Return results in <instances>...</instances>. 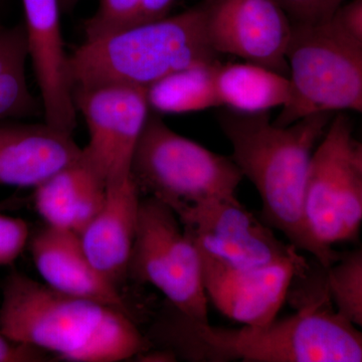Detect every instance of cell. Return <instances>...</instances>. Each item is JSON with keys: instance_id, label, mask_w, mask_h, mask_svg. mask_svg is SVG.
I'll use <instances>...</instances> for the list:
<instances>
[{"instance_id": "cell-28", "label": "cell", "mask_w": 362, "mask_h": 362, "mask_svg": "<svg viewBox=\"0 0 362 362\" xmlns=\"http://www.w3.org/2000/svg\"><path fill=\"white\" fill-rule=\"evenodd\" d=\"M78 0H59L61 2L62 9H65V11H69V9L73 8L74 6Z\"/></svg>"}, {"instance_id": "cell-17", "label": "cell", "mask_w": 362, "mask_h": 362, "mask_svg": "<svg viewBox=\"0 0 362 362\" xmlns=\"http://www.w3.org/2000/svg\"><path fill=\"white\" fill-rule=\"evenodd\" d=\"M216 89L221 107L244 114L269 113L289 103L292 84L283 75L258 64L243 62L216 69Z\"/></svg>"}, {"instance_id": "cell-2", "label": "cell", "mask_w": 362, "mask_h": 362, "mask_svg": "<svg viewBox=\"0 0 362 362\" xmlns=\"http://www.w3.org/2000/svg\"><path fill=\"white\" fill-rule=\"evenodd\" d=\"M332 120L318 113L290 125L271 122L268 113L221 112L218 123L244 177L258 190L264 223L283 233L299 251L327 270L339 257L324 251L312 238L304 216V195L314 150Z\"/></svg>"}, {"instance_id": "cell-6", "label": "cell", "mask_w": 362, "mask_h": 362, "mask_svg": "<svg viewBox=\"0 0 362 362\" xmlns=\"http://www.w3.org/2000/svg\"><path fill=\"white\" fill-rule=\"evenodd\" d=\"M131 176L140 192L168 204L185 207L235 197L244 178L232 157L214 153L178 134L159 117H149L136 147Z\"/></svg>"}, {"instance_id": "cell-20", "label": "cell", "mask_w": 362, "mask_h": 362, "mask_svg": "<svg viewBox=\"0 0 362 362\" xmlns=\"http://www.w3.org/2000/svg\"><path fill=\"white\" fill-rule=\"evenodd\" d=\"M326 282L338 310L362 329V247L340 255L326 270Z\"/></svg>"}, {"instance_id": "cell-13", "label": "cell", "mask_w": 362, "mask_h": 362, "mask_svg": "<svg viewBox=\"0 0 362 362\" xmlns=\"http://www.w3.org/2000/svg\"><path fill=\"white\" fill-rule=\"evenodd\" d=\"M30 246L35 268L52 289L108 305L131 316L119 288L90 263L78 233L45 226L33 235Z\"/></svg>"}, {"instance_id": "cell-7", "label": "cell", "mask_w": 362, "mask_h": 362, "mask_svg": "<svg viewBox=\"0 0 362 362\" xmlns=\"http://www.w3.org/2000/svg\"><path fill=\"white\" fill-rule=\"evenodd\" d=\"M128 276L154 286L183 315L209 322L199 247L175 211L156 197L140 202Z\"/></svg>"}, {"instance_id": "cell-4", "label": "cell", "mask_w": 362, "mask_h": 362, "mask_svg": "<svg viewBox=\"0 0 362 362\" xmlns=\"http://www.w3.org/2000/svg\"><path fill=\"white\" fill-rule=\"evenodd\" d=\"M206 13L204 2L175 16L86 40L69 56L73 89L109 84L147 89L176 71L216 63Z\"/></svg>"}, {"instance_id": "cell-11", "label": "cell", "mask_w": 362, "mask_h": 362, "mask_svg": "<svg viewBox=\"0 0 362 362\" xmlns=\"http://www.w3.org/2000/svg\"><path fill=\"white\" fill-rule=\"evenodd\" d=\"M206 30L211 49L289 76L293 23L276 0H209Z\"/></svg>"}, {"instance_id": "cell-22", "label": "cell", "mask_w": 362, "mask_h": 362, "mask_svg": "<svg viewBox=\"0 0 362 362\" xmlns=\"http://www.w3.org/2000/svg\"><path fill=\"white\" fill-rule=\"evenodd\" d=\"M293 23L315 25L334 18L345 0H276Z\"/></svg>"}, {"instance_id": "cell-1", "label": "cell", "mask_w": 362, "mask_h": 362, "mask_svg": "<svg viewBox=\"0 0 362 362\" xmlns=\"http://www.w3.org/2000/svg\"><path fill=\"white\" fill-rule=\"evenodd\" d=\"M170 308L154 326L153 339L176 359L362 362V332L335 306L325 273L296 313L263 327H216Z\"/></svg>"}, {"instance_id": "cell-18", "label": "cell", "mask_w": 362, "mask_h": 362, "mask_svg": "<svg viewBox=\"0 0 362 362\" xmlns=\"http://www.w3.org/2000/svg\"><path fill=\"white\" fill-rule=\"evenodd\" d=\"M218 62L169 74L146 89L149 107L159 113L185 114L221 107L216 89Z\"/></svg>"}, {"instance_id": "cell-24", "label": "cell", "mask_w": 362, "mask_h": 362, "mask_svg": "<svg viewBox=\"0 0 362 362\" xmlns=\"http://www.w3.org/2000/svg\"><path fill=\"white\" fill-rule=\"evenodd\" d=\"M28 58L25 25L0 28V75L4 71L25 66Z\"/></svg>"}, {"instance_id": "cell-9", "label": "cell", "mask_w": 362, "mask_h": 362, "mask_svg": "<svg viewBox=\"0 0 362 362\" xmlns=\"http://www.w3.org/2000/svg\"><path fill=\"white\" fill-rule=\"evenodd\" d=\"M199 251L240 269L291 263L303 273L311 268L299 250L279 240L237 197L185 207L176 214Z\"/></svg>"}, {"instance_id": "cell-16", "label": "cell", "mask_w": 362, "mask_h": 362, "mask_svg": "<svg viewBox=\"0 0 362 362\" xmlns=\"http://www.w3.org/2000/svg\"><path fill=\"white\" fill-rule=\"evenodd\" d=\"M107 185L78 160L35 187L33 202L47 226L80 235L106 199Z\"/></svg>"}, {"instance_id": "cell-26", "label": "cell", "mask_w": 362, "mask_h": 362, "mask_svg": "<svg viewBox=\"0 0 362 362\" xmlns=\"http://www.w3.org/2000/svg\"><path fill=\"white\" fill-rule=\"evenodd\" d=\"M333 20L342 30L362 44V0L343 4Z\"/></svg>"}, {"instance_id": "cell-15", "label": "cell", "mask_w": 362, "mask_h": 362, "mask_svg": "<svg viewBox=\"0 0 362 362\" xmlns=\"http://www.w3.org/2000/svg\"><path fill=\"white\" fill-rule=\"evenodd\" d=\"M140 202L132 176L109 185L101 211L78 235L90 263L118 288L128 277Z\"/></svg>"}, {"instance_id": "cell-14", "label": "cell", "mask_w": 362, "mask_h": 362, "mask_svg": "<svg viewBox=\"0 0 362 362\" xmlns=\"http://www.w3.org/2000/svg\"><path fill=\"white\" fill-rule=\"evenodd\" d=\"M81 156L73 134L47 123L0 122V185L37 187Z\"/></svg>"}, {"instance_id": "cell-27", "label": "cell", "mask_w": 362, "mask_h": 362, "mask_svg": "<svg viewBox=\"0 0 362 362\" xmlns=\"http://www.w3.org/2000/svg\"><path fill=\"white\" fill-rule=\"evenodd\" d=\"M351 159L362 192V142H358L354 139V142H352Z\"/></svg>"}, {"instance_id": "cell-25", "label": "cell", "mask_w": 362, "mask_h": 362, "mask_svg": "<svg viewBox=\"0 0 362 362\" xmlns=\"http://www.w3.org/2000/svg\"><path fill=\"white\" fill-rule=\"evenodd\" d=\"M49 358L47 352L14 341L0 331V362H40Z\"/></svg>"}, {"instance_id": "cell-21", "label": "cell", "mask_w": 362, "mask_h": 362, "mask_svg": "<svg viewBox=\"0 0 362 362\" xmlns=\"http://www.w3.org/2000/svg\"><path fill=\"white\" fill-rule=\"evenodd\" d=\"M37 109L39 104L26 82L25 66H16L0 75V122L33 115Z\"/></svg>"}, {"instance_id": "cell-3", "label": "cell", "mask_w": 362, "mask_h": 362, "mask_svg": "<svg viewBox=\"0 0 362 362\" xmlns=\"http://www.w3.org/2000/svg\"><path fill=\"white\" fill-rule=\"evenodd\" d=\"M0 331L14 341L71 362H115L147 350L132 317L71 296L20 272L6 279Z\"/></svg>"}, {"instance_id": "cell-19", "label": "cell", "mask_w": 362, "mask_h": 362, "mask_svg": "<svg viewBox=\"0 0 362 362\" xmlns=\"http://www.w3.org/2000/svg\"><path fill=\"white\" fill-rule=\"evenodd\" d=\"M175 4L176 0H99L96 13L86 21V40L161 20Z\"/></svg>"}, {"instance_id": "cell-8", "label": "cell", "mask_w": 362, "mask_h": 362, "mask_svg": "<svg viewBox=\"0 0 362 362\" xmlns=\"http://www.w3.org/2000/svg\"><path fill=\"white\" fill-rule=\"evenodd\" d=\"M352 124L337 115L312 156L304 195V216L312 238L334 257L338 243L358 238L362 192L352 164Z\"/></svg>"}, {"instance_id": "cell-5", "label": "cell", "mask_w": 362, "mask_h": 362, "mask_svg": "<svg viewBox=\"0 0 362 362\" xmlns=\"http://www.w3.org/2000/svg\"><path fill=\"white\" fill-rule=\"evenodd\" d=\"M287 62L292 97L276 125L334 111L362 115V44L333 18L315 25L293 23Z\"/></svg>"}, {"instance_id": "cell-10", "label": "cell", "mask_w": 362, "mask_h": 362, "mask_svg": "<svg viewBox=\"0 0 362 362\" xmlns=\"http://www.w3.org/2000/svg\"><path fill=\"white\" fill-rule=\"evenodd\" d=\"M74 101L89 131L81 160L107 187L127 180L149 118L146 89L118 84L75 89Z\"/></svg>"}, {"instance_id": "cell-12", "label": "cell", "mask_w": 362, "mask_h": 362, "mask_svg": "<svg viewBox=\"0 0 362 362\" xmlns=\"http://www.w3.org/2000/svg\"><path fill=\"white\" fill-rule=\"evenodd\" d=\"M207 299L223 315L243 326L263 327L273 322L295 279L305 274L291 263L240 269L199 251Z\"/></svg>"}, {"instance_id": "cell-23", "label": "cell", "mask_w": 362, "mask_h": 362, "mask_svg": "<svg viewBox=\"0 0 362 362\" xmlns=\"http://www.w3.org/2000/svg\"><path fill=\"white\" fill-rule=\"evenodd\" d=\"M30 240L25 221L0 214V266L13 264Z\"/></svg>"}]
</instances>
